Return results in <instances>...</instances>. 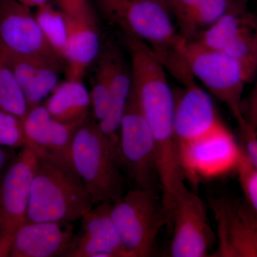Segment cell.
Instances as JSON below:
<instances>
[{
  "instance_id": "cell-27",
  "label": "cell",
  "mask_w": 257,
  "mask_h": 257,
  "mask_svg": "<svg viewBox=\"0 0 257 257\" xmlns=\"http://www.w3.org/2000/svg\"><path fill=\"white\" fill-rule=\"evenodd\" d=\"M236 172L244 199L257 211V170L251 165L243 150Z\"/></svg>"
},
{
  "instance_id": "cell-31",
  "label": "cell",
  "mask_w": 257,
  "mask_h": 257,
  "mask_svg": "<svg viewBox=\"0 0 257 257\" xmlns=\"http://www.w3.org/2000/svg\"><path fill=\"white\" fill-rule=\"evenodd\" d=\"M14 157L13 148L0 146V182L7 167Z\"/></svg>"
},
{
  "instance_id": "cell-30",
  "label": "cell",
  "mask_w": 257,
  "mask_h": 257,
  "mask_svg": "<svg viewBox=\"0 0 257 257\" xmlns=\"http://www.w3.org/2000/svg\"><path fill=\"white\" fill-rule=\"evenodd\" d=\"M243 113L248 124L257 128V82L247 101L243 102Z\"/></svg>"
},
{
  "instance_id": "cell-28",
  "label": "cell",
  "mask_w": 257,
  "mask_h": 257,
  "mask_svg": "<svg viewBox=\"0 0 257 257\" xmlns=\"http://www.w3.org/2000/svg\"><path fill=\"white\" fill-rule=\"evenodd\" d=\"M239 130L240 145L251 165L257 170V128L246 121L243 126H239Z\"/></svg>"
},
{
  "instance_id": "cell-3",
  "label": "cell",
  "mask_w": 257,
  "mask_h": 257,
  "mask_svg": "<svg viewBox=\"0 0 257 257\" xmlns=\"http://www.w3.org/2000/svg\"><path fill=\"white\" fill-rule=\"evenodd\" d=\"M94 206L70 160L54 155H37L27 221L72 223L81 220Z\"/></svg>"
},
{
  "instance_id": "cell-20",
  "label": "cell",
  "mask_w": 257,
  "mask_h": 257,
  "mask_svg": "<svg viewBox=\"0 0 257 257\" xmlns=\"http://www.w3.org/2000/svg\"><path fill=\"white\" fill-rule=\"evenodd\" d=\"M167 7L184 40L198 37L230 10L241 3L237 0H166Z\"/></svg>"
},
{
  "instance_id": "cell-23",
  "label": "cell",
  "mask_w": 257,
  "mask_h": 257,
  "mask_svg": "<svg viewBox=\"0 0 257 257\" xmlns=\"http://www.w3.org/2000/svg\"><path fill=\"white\" fill-rule=\"evenodd\" d=\"M94 64L92 89L89 92V96L94 119L96 122H99L106 117L110 105L109 68L105 52L102 47Z\"/></svg>"
},
{
  "instance_id": "cell-15",
  "label": "cell",
  "mask_w": 257,
  "mask_h": 257,
  "mask_svg": "<svg viewBox=\"0 0 257 257\" xmlns=\"http://www.w3.org/2000/svg\"><path fill=\"white\" fill-rule=\"evenodd\" d=\"M175 96L174 128L179 147L204 135L222 124L211 94L197 82L184 86Z\"/></svg>"
},
{
  "instance_id": "cell-22",
  "label": "cell",
  "mask_w": 257,
  "mask_h": 257,
  "mask_svg": "<svg viewBox=\"0 0 257 257\" xmlns=\"http://www.w3.org/2000/svg\"><path fill=\"white\" fill-rule=\"evenodd\" d=\"M34 14L49 45L65 63L64 56L68 38L65 15L50 3L37 8Z\"/></svg>"
},
{
  "instance_id": "cell-33",
  "label": "cell",
  "mask_w": 257,
  "mask_h": 257,
  "mask_svg": "<svg viewBox=\"0 0 257 257\" xmlns=\"http://www.w3.org/2000/svg\"><path fill=\"white\" fill-rule=\"evenodd\" d=\"M16 1L30 8H37L39 7L42 6V5L50 3L51 0H16Z\"/></svg>"
},
{
  "instance_id": "cell-14",
  "label": "cell",
  "mask_w": 257,
  "mask_h": 257,
  "mask_svg": "<svg viewBox=\"0 0 257 257\" xmlns=\"http://www.w3.org/2000/svg\"><path fill=\"white\" fill-rule=\"evenodd\" d=\"M112 204L103 203L93 207L81 220L67 257H130L121 242L111 216Z\"/></svg>"
},
{
  "instance_id": "cell-21",
  "label": "cell",
  "mask_w": 257,
  "mask_h": 257,
  "mask_svg": "<svg viewBox=\"0 0 257 257\" xmlns=\"http://www.w3.org/2000/svg\"><path fill=\"white\" fill-rule=\"evenodd\" d=\"M44 105L59 121L77 122L87 119L90 96L82 81L67 79L57 84Z\"/></svg>"
},
{
  "instance_id": "cell-4",
  "label": "cell",
  "mask_w": 257,
  "mask_h": 257,
  "mask_svg": "<svg viewBox=\"0 0 257 257\" xmlns=\"http://www.w3.org/2000/svg\"><path fill=\"white\" fill-rule=\"evenodd\" d=\"M69 158L94 205L113 204L124 195V178L119 150L95 120H86L76 132Z\"/></svg>"
},
{
  "instance_id": "cell-32",
  "label": "cell",
  "mask_w": 257,
  "mask_h": 257,
  "mask_svg": "<svg viewBox=\"0 0 257 257\" xmlns=\"http://www.w3.org/2000/svg\"><path fill=\"white\" fill-rule=\"evenodd\" d=\"M13 236H1L0 237V257L10 256L13 245Z\"/></svg>"
},
{
  "instance_id": "cell-2",
  "label": "cell",
  "mask_w": 257,
  "mask_h": 257,
  "mask_svg": "<svg viewBox=\"0 0 257 257\" xmlns=\"http://www.w3.org/2000/svg\"><path fill=\"white\" fill-rule=\"evenodd\" d=\"M130 57L132 90L150 126L157 155L170 159L178 151L174 128L175 96L165 67L151 48L135 37L124 35Z\"/></svg>"
},
{
  "instance_id": "cell-9",
  "label": "cell",
  "mask_w": 257,
  "mask_h": 257,
  "mask_svg": "<svg viewBox=\"0 0 257 257\" xmlns=\"http://www.w3.org/2000/svg\"><path fill=\"white\" fill-rule=\"evenodd\" d=\"M186 178L193 184L236 172L243 150L224 123L211 133L179 147Z\"/></svg>"
},
{
  "instance_id": "cell-26",
  "label": "cell",
  "mask_w": 257,
  "mask_h": 257,
  "mask_svg": "<svg viewBox=\"0 0 257 257\" xmlns=\"http://www.w3.org/2000/svg\"><path fill=\"white\" fill-rule=\"evenodd\" d=\"M25 144L23 119L16 115L0 110V146L23 148Z\"/></svg>"
},
{
  "instance_id": "cell-24",
  "label": "cell",
  "mask_w": 257,
  "mask_h": 257,
  "mask_svg": "<svg viewBox=\"0 0 257 257\" xmlns=\"http://www.w3.org/2000/svg\"><path fill=\"white\" fill-rule=\"evenodd\" d=\"M0 110L16 115L22 119L29 110L21 87L0 53Z\"/></svg>"
},
{
  "instance_id": "cell-5",
  "label": "cell",
  "mask_w": 257,
  "mask_h": 257,
  "mask_svg": "<svg viewBox=\"0 0 257 257\" xmlns=\"http://www.w3.org/2000/svg\"><path fill=\"white\" fill-rule=\"evenodd\" d=\"M179 50L196 81L226 106L238 126L244 124L242 95L248 81L241 66L222 52L196 40L182 38Z\"/></svg>"
},
{
  "instance_id": "cell-12",
  "label": "cell",
  "mask_w": 257,
  "mask_h": 257,
  "mask_svg": "<svg viewBox=\"0 0 257 257\" xmlns=\"http://www.w3.org/2000/svg\"><path fill=\"white\" fill-rule=\"evenodd\" d=\"M37 155L28 146L10 161L0 182V237L13 236L27 221Z\"/></svg>"
},
{
  "instance_id": "cell-11",
  "label": "cell",
  "mask_w": 257,
  "mask_h": 257,
  "mask_svg": "<svg viewBox=\"0 0 257 257\" xmlns=\"http://www.w3.org/2000/svg\"><path fill=\"white\" fill-rule=\"evenodd\" d=\"M196 41L219 50L242 67L248 82L257 72V18L239 4L223 15Z\"/></svg>"
},
{
  "instance_id": "cell-17",
  "label": "cell",
  "mask_w": 257,
  "mask_h": 257,
  "mask_svg": "<svg viewBox=\"0 0 257 257\" xmlns=\"http://www.w3.org/2000/svg\"><path fill=\"white\" fill-rule=\"evenodd\" d=\"M74 236L71 222L26 221L15 234L10 256H65Z\"/></svg>"
},
{
  "instance_id": "cell-25",
  "label": "cell",
  "mask_w": 257,
  "mask_h": 257,
  "mask_svg": "<svg viewBox=\"0 0 257 257\" xmlns=\"http://www.w3.org/2000/svg\"><path fill=\"white\" fill-rule=\"evenodd\" d=\"M64 63L50 62L40 69L31 83L23 90L29 109L39 104L59 84V74Z\"/></svg>"
},
{
  "instance_id": "cell-16",
  "label": "cell",
  "mask_w": 257,
  "mask_h": 257,
  "mask_svg": "<svg viewBox=\"0 0 257 257\" xmlns=\"http://www.w3.org/2000/svg\"><path fill=\"white\" fill-rule=\"evenodd\" d=\"M87 119L61 122L50 114L45 105L33 106L23 119L25 146L30 147L37 155H54L70 160L69 152L74 135Z\"/></svg>"
},
{
  "instance_id": "cell-34",
  "label": "cell",
  "mask_w": 257,
  "mask_h": 257,
  "mask_svg": "<svg viewBox=\"0 0 257 257\" xmlns=\"http://www.w3.org/2000/svg\"><path fill=\"white\" fill-rule=\"evenodd\" d=\"M237 1L239 2V3H241V4L244 5H246L248 2L251 1L256 2V3H257V0H237Z\"/></svg>"
},
{
  "instance_id": "cell-10",
  "label": "cell",
  "mask_w": 257,
  "mask_h": 257,
  "mask_svg": "<svg viewBox=\"0 0 257 257\" xmlns=\"http://www.w3.org/2000/svg\"><path fill=\"white\" fill-rule=\"evenodd\" d=\"M217 248L211 256L257 257V211L245 199L213 196Z\"/></svg>"
},
{
  "instance_id": "cell-18",
  "label": "cell",
  "mask_w": 257,
  "mask_h": 257,
  "mask_svg": "<svg viewBox=\"0 0 257 257\" xmlns=\"http://www.w3.org/2000/svg\"><path fill=\"white\" fill-rule=\"evenodd\" d=\"M107 59L110 105L106 117L98 122L99 127L119 150V125L133 87L131 67L122 52L112 42L102 47Z\"/></svg>"
},
{
  "instance_id": "cell-29",
  "label": "cell",
  "mask_w": 257,
  "mask_h": 257,
  "mask_svg": "<svg viewBox=\"0 0 257 257\" xmlns=\"http://www.w3.org/2000/svg\"><path fill=\"white\" fill-rule=\"evenodd\" d=\"M59 9L69 18H94L89 0H55Z\"/></svg>"
},
{
  "instance_id": "cell-7",
  "label": "cell",
  "mask_w": 257,
  "mask_h": 257,
  "mask_svg": "<svg viewBox=\"0 0 257 257\" xmlns=\"http://www.w3.org/2000/svg\"><path fill=\"white\" fill-rule=\"evenodd\" d=\"M119 152L123 168L138 188L159 194L160 175L151 130L131 90L119 125Z\"/></svg>"
},
{
  "instance_id": "cell-35",
  "label": "cell",
  "mask_w": 257,
  "mask_h": 257,
  "mask_svg": "<svg viewBox=\"0 0 257 257\" xmlns=\"http://www.w3.org/2000/svg\"><path fill=\"white\" fill-rule=\"evenodd\" d=\"M164 1H165V3H166V0H164ZM166 4H167V3H166Z\"/></svg>"
},
{
  "instance_id": "cell-19",
  "label": "cell",
  "mask_w": 257,
  "mask_h": 257,
  "mask_svg": "<svg viewBox=\"0 0 257 257\" xmlns=\"http://www.w3.org/2000/svg\"><path fill=\"white\" fill-rule=\"evenodd\" d=\"M68 29L64 62L68 80L82 81L101 50L99 31L94 18L65 16Z\"/></svg>"
},
{
  "instance_id": "cell-6",
  "label": "cell",
  "mask_w": 257,
  "mask_h": 257,
  "mask_svg": "<svg viewBox=\"0 0 257 257\" xmlns=\"http://www.w3.org/2000/svg\"><path fill=\"white\" fill-rule=\"evenodd\" d=\"M111 216L130 257L151 256L157 235L168 224L162 196L140 188L115 202Z\"/></svg>"
},
{
  "instance_id": "cell-13",
  "label": "cell",
  "mask_w": 257,
  "mask_h": 257,
  "mask_svg": "<svg viewBox=\"0 0 257 257\" xmlns=\"http://www.w3.org/2000/svg\"><path fill=\"white\" fill-rule=\"evenodd\" d=\"M0 50L64 62L49 45L31 8L16 0H0Z\"/></svg>"
},
{
  "instance_id": "cell-1",
  "label": "cell",
  "mask_w": 257,
  "mask_h": 257,
  "mask_svg": "<svg viewBox=\"0 0 257 257\" xmlns=\"http://www.w3.org/2000/svg\"><path fill=\"white\" fill-rule=\"evenodd\" d=\"M104 18L124 35L151 48L166 70L181 84L192 78L179 50L182 37L164 0H93Z\"/></svg>"
},
{
  "instance_id": "cell-8",
  "label": "cell",
  "mask_w": 257,
  "mask_h": 257,
  "mask_svg": "<svg viewBox=\"0 0 257 257\" xmlns=\"http://www.w3.org/2000/svg\"><path fill=\"white\" fill-rule=\"evenodd\" d=\"M169 229H172V257L209 256L216 238L211 229L202 198L183 183L176 191L171 207Z\"/></svg>"
}]
</instances>
